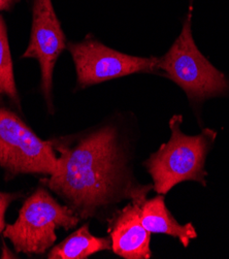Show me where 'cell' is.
I'll return each instance as SVG.
<instances>
[{
  "label": "cell",
  "mask_w": 229,
  "mask_h": 259,
  "mask_svg": "<svg viewBox=\"0 0 229 259\" xmlns=\"http://www.w3.org/2000/svg\"><path fill=\"white\" fill-rule=\"evenodd\" d=\"M57 155V170L42 180L80 217L88 219L124 198L146 200L152 186L135 183L114 125L51 141Z\"/></svg>",
  "instance_id": "6da1fadb"
},
{
  "label": "cell",
  "mask_w": 229,
  "mask_h": 259,
  "mask_svg": "<svg viewBox=\"0 0 229 259\" xmlns=\"http://www.w3.org/2000/svg\"><path fill=\"white\" fill-rule=\"evenodd\" d=\"M182 121L181 115H174L170 119L169 141L161 145L145 162L154 189L162 195L184 181H196L203 186L207 185L205 164L217 134L205 129L198 136H186L181 131Z\"/></svg>",
  "instance_id": "7a4b0ae2"
},
{
  "label": "cell",
  "mask_w": 229,
  "mask_h": 259,
  "mask_svg": "<svg viewBox=\"0 0 229 259\" xmlns=\"http://www.w3.org/2000/svg\"><path fill=\"white\" fill-rule=\"evenodd\" d=\"M193 0L183 21V28L167 53L159 58V72L181 87L193 105L229 94V82L195 45L192 34Z\"/></svg>",
  "instance_id": "3957f363"
},
{
  "label": "cell",
  "mask_w": 229,
  "mask_h": 259,
  "mask_svg": "<svg viewBox=\"0 0 229 259\" xmlns=\"http://www.w3.org/2000/svg\"><path fill=\"white\" fill-rule=\"evenodd\" d=\"M80 220L67 204L59 203L45 189L38 188L24 201L18 219L6 225L4 236L18 253L42 254L55 244L58 228H73Z\"/></svg>",
  "instance_id": "277c9868"
},
{
  "label": "cell",
  "mask_w": 229,
  "mask_h": 259,
  "mask_svg": "<svg viewBox=\"0 0 229 259\" xmlns=\"http://www.w3.org/2000/svg\"><path fill=\"white\" fill-rule=\"evenodd\" d=\"M0 167L6 179L20 175L53 176L57 154L15 112L0 107Z\"/></svg>",
  "instance_id": "5b68a950"
},
{
  "label": "cell",
  "mask_w": 229,
  "mask_h": 259,
  "mask_svg": "<svg viewBox=\"0 0 229 259\" xmlns=\"http://www.w3.org/2000/svg\"><path fill=\"white\" fill-rule=\"evenodd\" d=\"M66 48L75 66L76 86L80 89L133 73L160 74L159 58L127 55L91 35L79 42H69Z\"/></svg>",
  "instance_id": "8992f818"
},
{
  "label": "cell",
  "mask_w": 229,
  "mask_h": 259,
  "mask_svg": "<svg viewBox=\"0 0 229 259\" xmlns=\"http://www.w3.org/2000/svg\"><path fill=\"white\" fill-rule=\"evenodd\" d=\"M31 32L22 58L39 64V89L48 110L53 114V74L56 62L66 49V36L55 13L52 0H31Z\"/></svg>",
  "instance_id": "52a82bcc"
},
{
  "label": "cell",
  "mask_w": 229,
  "mask_h": 259,
  "mask_svg": "<svg viewBox=\"0 0 229 259\" xmlns=\"http://www.w3.org/2000/svg\"><path fill=\"white\" fill-rule=\"evenodd\" d=\"M141 203L131 201L110 220L112 250L126 259L151 258V232L145 228L140 219Z\"/></svg>",
  "instance_id": "ba28073f"
},
{
  "label": "cell",
  "mask_w": 229,
  "mask_h": 259,
  "mask_svg": "<svg viewBox=\"0 0 229 259\" xmlns=\"http://www.w3.org/2000/svg\"><path fill=\"white\" fill-rule=\"evenodd\" d=\"M140 219L145 228L151 234H163L177 238L187 247L192 239L197 237L192 223L181 225L167 210L162 194L146 199L140 204Z\"/></svg>",
  "instance_id": "9c48e42d"
},
{
  "label": "cell",
  "mask_w": 229,
  "mask_h": 259,
  "mask_svg": "<svg viewBox=\"0 0 229 259\" xmlns=\"http://www.w3.org/2000/svg\"><path fill=\"white\" fill-rule=\"evenodd\" d=\"M110 249H112L111 238H97L93 236L89 230V225L86 223L51 250L48 258L85 259L95 253Z\"/></svg>",
  "instance_id": "30bf717a"
},
{
  "label": "cell",
  "mask_w": 229,
  "mask_h": 259,
  "mask_svg": "<svg viewBox=\"0 0 229 259\" xmlns=\"http://www.w3.org/2000/svg\"><path fill=\"white\" fill-rule=\"evenodd\" d=\"M5 99H8L13 106L21 110V100L15 80L8 27L4 16L0 14V100Z\"/></svg>",
  "instance_id": "8fae6325"
},
{
  "label": "cell",
  "mask_w": 229,
  "mask_h": 259,
  "mask_svg": "<svg viewBox=\"0 0 229 259\" xmlns=\"http://www.w3.org/2000/svg\"><path fill=\"white\" fill-rule=\"evenodd\" d=\"M15 198H17L16 193H7L0 191V234L4 232V229L6 227V212L9 209L10 204L15 200Z\"/></svg>",
  "instance_id": "7c38bea8"
},
{
  "label": "cell",
  "mask_w": 229,
  "mask_h": 259,
  "mask_svg": "<svg viewBox=\"0 0 229 259\" xmlns=\"http://www.w3.org/2000/svg\"><path fill=\"white\" fill-rule=\"evenodd\" d=\"M21 0H0V14L3 12H11Z\"/></svg>",
  "instance_id": "4fadbf2b"
}]
</instances>
